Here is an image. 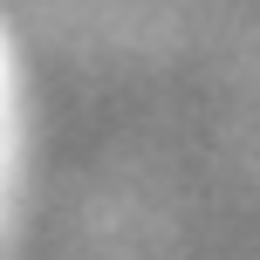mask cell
Returning <instances> with one entry per match:
<instances>
[{
    "instance_id": "obj_1",
    "label": "cell",
    "mask_w": 260,
    "mask_h": 260,
    "mask_svg": "<svg viewBox=\"0 0 260 260\" xmlns=\"http://www.w3.org/2000/svg\"><path fill=\"white\" fill-rule=\"evenodd\" d=\"M27 117V82H21V48H14V27L0 21V171H7V144L14 123Z\"/></svg>"
}]
</instances>
